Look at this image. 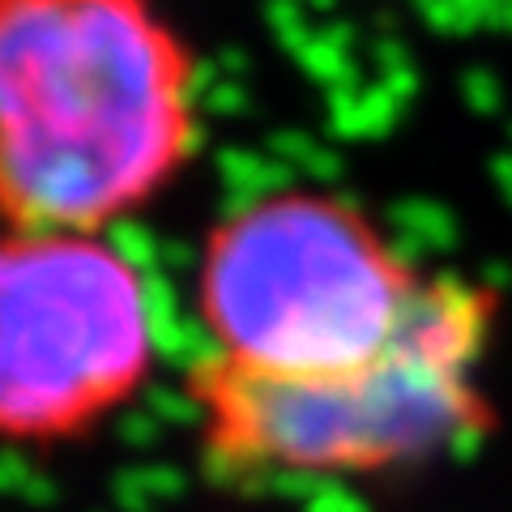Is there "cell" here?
<instances>
[{
  "label": "cell",
  "instance_id": "6da1fadb",
  "mask_svg": "<svg viewBox=\"0 0 512 512\" xmlns=\"http://www.w3.org/2000/svg\"><path fill=\"white\" fill-rule=\"evenodd\" d=\"M205 141V60L167 0H0V227L120 235Z\"/></svg>",
  "mask_w": 512,
  "mask_h": 512
},
{
  "label": "cell",
  "instance_id": "7a4b0ae2",
  "mask_svg": "<svg viewBox=\"0 0 512 512\" xmlns=\"http://www.w3.org/2000/svg\"><path fill=\"white\" fill-rule=\"evenodd\" d=\"M500 312L491 282L440 269L393 342L359 367L295 376L201 355L184 372V393L205 474L235 495L320 491L483 444L495 423L483 367Z\"/></svg>",
  "mask_w": 512,
  "mask_h": 512
},
{
  "label": "cell",
  "instance_id": "3957f363",
  "mask_svg": "<svg viewBox=\"0 0 512 512\" xmlns=\"http://www.w3.org/2000/svg\"><path fill=\"white\" fill-rule=\"evenodd\" d=\"M427 274L355 192L291 180L231 201L205 227L192 312L218 359L342 372L393 342Z\"/></svg>",
  "mask_w": 512,
  "mask_h": 512
},
{
  "label": "cell",
  "instance_id": "277c9868",
  "mask_svg": "<svg viewBox=\"0 0 512 512\" xmlns=\"http://www.w3.org/2000/svg\"><path fill=\"white\" fill-rule=\"evenodd\" d=\"M158 303L116 231L0 227V440L94 436L158 367Z\"/></svg>",
  "mask_w": 512,
  "mask_h": 512
}]
</instances>
